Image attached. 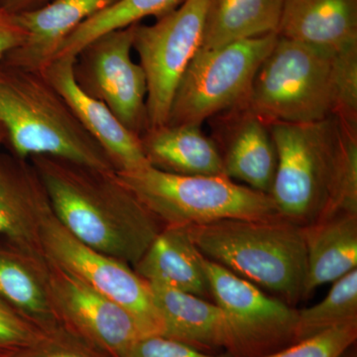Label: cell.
I'll return each mask as SVG.
<instances>
[{
	"label": "cell",
	"mask_w": 357,
	"mask_h": 357,
	"mask_svg": "<svg viewBox=\"0 0 357 357\" xmlns=\"http://www.w3.org/2000/svg\"><path fill=\"white\" fill-rule=\"evenodd\" d=\"M29 160L55 217L89 248L133 267L163 229L116 172L47 155Z\"/></svg>",
	"instance_id": "1"
},
{
	"label": "cell",
	"mask_w": 357,
	"mask_h": 357,
	"mask_svg": "<svg viewBox=\"0 0 357 357\" xmlns=\"http://www.w3.org/2000/svg\"><path fill=\"white\" fill-rule=\"evenodd\" d=\"M0 124L11 153L21 159L47 155L116 172L42 72L0 61Z\"/></svg>",
	"instance_id": "2"
},
{
	"label": "cell",
	"mask_w": 357,
	"mask_h": 357,
	"mask_svg": "<svg viewBox=\"0 0 357 357\" xmlns=\"http://www.w3.org/2000/svg\"><path fill=\"white\" fill-rule=\"evenodd\" d=\"M199 252L232 273L278 294L305 300L307 250L303 227L284 220H225L185 227Z\"/></svg>",
	"instance_id": "3"
},
{
	"label": "cell",
	"mask_w": 357,
	"mask_h": 357,
	"mask_svg": "<svg viewBox=\"0 0 357 357\" xmlns=\"http://www.w3.org/2000/svg\"><path fill=\"white\" fill-rule=\"evenodd\" d=\"M269 126L277 154L270 196L282 218L306 227L323 217L330 203L344 147V121L332 116Z\"/></svg>",
	"instance_id": "4"
},
{
	"label": "cell",
	"mask_w": 357,
	"mask_h": 357,
	"mask_svg": "<svg viewBox=\"0 0 357 357\" xmlns=\"http://www.w3.org/2000/svg\"><path fill=\"white\" fill-rule=\"evenodd\" d=\"M116 174L163 227L282 218L270 195L225 176L174 175L150 165Z\"/></svg>",
	"instance_id": "5"
},
{
	"label": "cell",
	"mask_w": 357,
	"mask_h": 357,
	"mask_svg": "<svg viewBox=\"0 0 357 357\" xmlns=\"http://www.w3.org/2000/svg\"><path fill=\"white\" fill-rule=\"evenodd\" d=\"M335 52L279 36L256 73L245 103L268 123L335 116Z\"/></svg>",
	"instance_id": "6"
},
{
	"label": "cell",
	"mask_w": 357,
	"mask_h": 357,
	"mask_svg": "<svg viewBox=\"0 0 357 357\" xmlns=\"http://www.w3.org/2000/svg\"><path fill=\"white\" fill-rule=\"evenodd\" d=\"M278 33L203 50L192 58L176 89L166 124L202 126L245 102L260 65Z\"/></svg>",
	"instance_id": "7"
},
{
	"label": "cell",
	"mask_w": 357,
	"mask_h": 357,
	"mask_svg": "<svg viewBox=\"0 0 357 357\" xmlns=\"http://www.w3.org/2000/svg\"><path fill=\"white\" fill-rule=\"evenodd\" d=\"M208 1L185 0L154 24H135L133 50L146 76L148 129L168 121L176 89L203 43Z\"/></svg>",
	"instance_id": "8"
},
{
	"label": "cell",
	"mask_w": 357,
	"mask_h": 357,
	"mask_svg": "<svg viewBox=\"0 0 357 357\" xmlns=\"http://www.w3.org/2000/svg\"><path fill=\"white\" fill-rule=\"evenodd\" d=\"M40 245L47 258L130 312L148 335H163L148 282L126 263L82 243L61 225L52 210L41 223Z\"/></svg>",
	"instance_id": "9"
},
{
	"label": "cell",
	"mask_w": 357,
	"mask_h": 357,
	"mask_svg": "<svg viewBox=\"0 0 357 357\" xmlns=\"http://www.w3.org/2000/svg\"><path fill=\"white\" fill-rule=\"evenodd\" d=\"M134 28L105 33L86 45L75 57L74 77L84 93L105 103L140 137L148 129L147 82L131 55Z\"/></svg>",
	"instance_id": "10"
},
{
	"label": "cell",
	"mask_w": 357,
	"mask_h": 357,
	"mask_svg": "<svg viewBox=\"0 0 357 357\" xmlns=\"http://www.w3.org/2000/svg\"><path fill=\"white\" fill-rule=\"evenodd\" d=\"M211 298L227 314L241 357H259L294 344L297 310L202 255Z\"/></svg>",
	"instance_id": "11"
},
{
	"label": "cell",
	"mask_w": 357,
	"mask_h": 357,
	"mask_svg": "<svg viewBox=\"0 0 357 357\" xmlns=\"http://www.w3.org/2000/svg\"><path fill=\"white\" fill-rule=\"evenodd\" d=\"M46 277L59 324L107 356L119 357L134 342L147 337L123 307L47 257Z\"/></svg>",
	"instance_id": "12"
},
{
	"label": "cell",
	"mask_w": 357,
	"mask_h": 357,
	"mask_svg": "<svg viewBox=\"0 0 357 357\" xmlns=\"http://www.w3.org/2000/svg\"><path fill=\"white\" fill-rule=\"evenodd\" d=\"M211 119L227 177L270 195L277 154L269 123L244 102Z\"/></svg>",
	"instance_id": "13"
},
{
	"label": "cell",
	"mask_w": 357,
	"mask_h": 357,
	"mask_svg": "<svg viewBox=\"0 0 357 357\" xmlns=\"http://www.w3.org/2000/svg\"><path fill=\"white\" fill-rule=\"evenodd\" d=\"M75 57L52 61L42 73L57 89L86 132L102 148L116 172H131L149 166L139 136L128 130L112 110L84 93L74 77Z\"/></svg>",
	"instance_id": "14"
},
{
	"label": "cell",
	"mask_w": 357,
	"mask_h": 357,
	"mask_svg": "<svg viewBox=\"0 0 357 357\" xmlns=\"http://www.w3.org/2000/svg\"><path fill=\"white\" fill-rule=\"evenodd\" d=\"M51 210L30 160L0 151V243L42 251L40 227Z\"/></svg>",
	"instance_id": "15"
},
{
	"label": "cell",
	"mask_w": 357,
	"mask_h": 357,
	"mask_svg": "<svg viewBox=\"0 0 357 357\" xmlns=\"http://www.w3.org/2000/svg\"><path fill=\"white\" fill-rule=\"evenodd\" d=\"M149 284L163 324L164 337L213 354L225 349L241 357V349L225 312L215 303L174 289Z\"/></svg>",
	"instance_id": "16"
},
{
	"label": "cell",
	"mask_w": 357,
	"mask_h": 357,
	"mask_svg": "<svg viewBox=\"0 0 357 357\" xmlns=\"http://www.w3.org/2000/svg\"><path fill=\"white\" fill-rule=\"evenodd\" d=\"M115 1L53 0L36 10L18 14L16 17L25 30V40L3 59L4 62L42 72L82 23Z\"/></svg>",
	"instance_id": "17"
},
{
	"label": "cell",
	"mask_w": 357,
	"mask_h": 357,
	"mask_svg": "<svg viewBox=\"0 0 357 357\" xmlns=\"http://www.w3.org/2000/svg\"><path fill=\"white\" fill-rule=\"evenodd\" d=\"M278 35L335 53L357 47V0H284Z\"/></svg>",
	"instance_id": "18"
},
{
	"label": "cell",
	"mask_w": 357,
	"mask_h": 357,
	"mask_svg": "<svg viewBox=\"0 0 357 357\" xmlns=\"http://www.w3.org/2000/svg\"><path fill=\"white\" fill-rule=\"evenodd\" d=\"M148 163L182 176H225L222 155L202 126L183 124L147 129L140 136Z\"/></svg>",
	"instance_id": "19"
},
{
	"label": "cell",
	"mask_w": 357,
	"mask_h": 357,
	"mask_svg": "<svg viewBox=\"0 0 357 357\" xmlns=\"http://www.w3.org/2000/svg\"><path fill=\"white\" fill-rule=\"evenodd\" d=\"M132 268L148 283L211 298L202 253L185 227H163Z\"/></svg>",
	"instance_id": "20"
},
{
	"label": "cell",
	"mask_w": 357,
	"mask_h": 357,
	"mask_svg": "<svg viewBox=\"0 0 357 357\" xmlns=\"http://www.w3.org/2000/svg\"><path fill=\"white\" fill-rule=\"evenodd\" d=\"M302 227L307 250L306 300L319 286L357 269V215L337 213Z\"/></svg>",
	"instance_id": "21"
},
{
	"label": "cell",
	"mask_w": 357,
	"mask_h": 357,
	"mask_svg": "<svg viewBox=\"0 0 357 357\" xmlns=\"http://www.w3.org/2000/svg\"><path fill=\"white\" fill-rule=\"evenodd\" d=\"M0 300L43 330L60 325L47 289L43 251L0 243Z\"/></svg>",
	"instance_id": "22"
},
{
	"label": "cell",
	"mask_w": 357,
	"mask_h": 357,
	"mask_svg": "<svg viewBox=\"0 0 357 357\" xmlns=\"http://www.w3.org/2000/svg\"><path fill=\"white\" fill-rule=\"evenodd\" d=\"M284 0H210L201 49L278 33Z\"/></svg>",
	"instance_id": "23"
},
{
	"label": "cell",
	"mask_w": 357,
	"mask_h": 357,
	"mask_svg": "<svg viewBox=\"0 0 357 357\" xmlns=\"http://www.w3.org/2000/svg\"><path fill=\"white\" fill-rule=\"evenodd\" d=\"M185 0H116L107 8L96 13L82 23L65 40L56 58L76 57L77 53L89 42L105 33L123 29L141 23L144 18H159L171 13Z\"/></svg>",
	"instance_id": "24"
},
{
	"label": "cell",
	"mask_w": 357,
	"mask_h": 357,
	"mask_svg": "<svg viewBox=\"0 0 357 357\" xmlns=\"http://www.w3.org/2000/svg\"><path fill=\"white\" fill-rule=\"evenodd\" d=\"M351 323H357V269L333 282L330 292L318 304L297 310L294 344Z\"/></svg>",
	"instance_id": "25"
},
{
	"label": "cell",
	"mask_w": 357,
	"mask_h": 357,
	"mask_svg": "<svg viewBox=\"0 0 357 357\" xmlns=\"http://www.w3.org/2000/svg\"><path fill=\"white\" fill-rule=\"evenodd\" d=\"M344 123V147L335 187L328 208L319 220L337 213L357 215V128Z\"/></svg>",
	"instance_id": "26"
},
{
	"label": "cell",
	"mask_w": 357,
	"mask_h": 357,
	"mask_svg": "<svg viewBox=\"0 0 357 357\" xmlns=\"http://www.w3.org/2000/svg\"><path fill=\"white\" fill-rule=\"evenodd\" d=\"M9 357H112L62 325L45 331Z\"/></svg>",
	"instance_id": "27"
},
{
	"label": "cell",
	"mask_w": 357,
	"mask_h": 357,
	"mask_svg": "<svg viewBox=\"0 0 357 357\" xmlns=\"http://www.w3.org/2000/svg\"><path fill=\"white\" fill-rule=\"evenodd\" d=\"M356 340L357 323L347 324L259 357H340Z\"/></svg>",
	"instance_id": "28"
},
{
	"label": "cell",
	"mask_w": 357,
	"mask_h": 357,
	"mask_svg": "<svg viewBox=\"0 0 357 357\" xmlns=\"http://www.w3.org/2000/svg\"><path fill=\"white\" fill-rule=\"evenodd\" d=\"M335 116L357 128V47L335 53Z\"/></svg>",
	"instance_id": "29"
},
{
	"label": "cell",
	"mask_w": 357,
	"mask_h": 357,
	"mask_svg": "<svg viewBox=\"0 0 357 357\" xmlns=\"http://www.w3.org/2000/svg\"><path fill=\"white\" fill-rule=\"evenodd\" d=\"M46 330L0 300V357H9Z\"/></svg>",
	"instance_id": "30"
},
{
	"label": "cell",
	"mask_w": 357,
	"mask_h": 357,
	"mask_svg": "<svg viewBox=\"0 0 357 357\" xmlns=\"http://www.w3.org/2000/svg\"><path fill=\"white\" fill-rule=\"evenodd\" d=\"M119 357H234L199 351L178 340L154 335L143 337L129 345Z\"/></svg>",
	"instance_id": "31"
},
{
	"label": "cell",
	"mask_w": 357,
	"mask_h": 357,
	"mask_svg": "<svg viewBox=\"0 0 357 357\" xmlns=\"http://www.w3.org/2000/svg\"><path fill=\"white\" fill-rule=\"evenodd\" d=\"M25 30L14 14L0 7V61L24 42Z\"/></svg>",
	"instance_id": "32"
},
{
	"label": "cell",
	"mask_w": 357,
	"mask_h": 357,
	"mask_svg": "<svg viewBox=\"0 0 357 357\" xmlns=\"http://www.w3.org/2000/svg\"><path fill=\"white\" fill-rule=\"evenodd\" d=\"M51 1L53 0H0V7L14 15H18V14L36 10L50 3Z\"/></svg>",
	"instance_id": "33"
},
{
	"label": "cell",
	"mask_w": 357,
	"mask_h": 357,
	"mask_svg": "<svg viewBox=\"0 0 357 357\" xmlns=\"http://www.w3.org/2000/svg\"><path fill=\"white\" fill-rule=\"evenodd\" d=\"M6 143V133L4 130L3 126L0 124V149H1L2 145Z\"/></svg>",
	"instance_id": "34"
},
{
	"label": "cell",
	"mask_w": 357,
	"mask_h": 357,
	"mask_svg": "<svg viewBox=\"0 0 357 357\" xmlns=\"http://www.w3.org/2000/svg\"><path fill=\"white\" fill-rule=\"evenodd\" d=\"M340 357H357L356 347L354 349V345H352V347H349V349H347V351H345Z\"/></svg>",
	"instance_id": "35"
}]
</instances>
